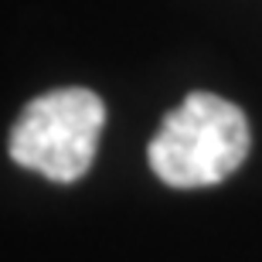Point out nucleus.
<instances>
[{"label":"nucleus","instance_id":"f257e3e1","mask_svg":"<svg viewBox=\"0 0 262 262\" xmlns=\"http://www.w3.org/2000/svg\"><path fill=\"white\" fill-rule=\"evenodd\" d=\"M249 123L238 106L214 92H191L170 109L150 140V170L167 187L222 184L245 164Z\"/></svg>","mask_w":262,"mask_h":262},{"label":"nucleus","instance_id":"f03ea898","mask_svg":"<svg viewBox=\"0 0 262 262\" xmlns=\"http://www.w3.org/2000/svg\"><path fill=\"white\" fill-rule=\"evenodd\" d=\"M106 126V106L89 89L45 92L20 113L10 129V160L38 170L48 181L72 184L96 160L99 133Z\"/></svg>","mask_w":262,"mask_h":262}]
</instances>
